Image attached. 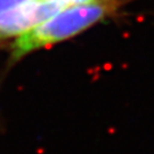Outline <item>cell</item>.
<instances>
[{"label": "cell", "mask_w": 154, "mask_h": 154, "mask_svg": "<svg viewBox=\"0 0 154 154\" xmlns=\"http://www.w3.org/2000/svg\"><path fill=\"white\" fill-rule=\"evenodd\" d=\"M127 1L129 0H93L62 9L46 22L21 34L13 45L11 58L20 60L34 50L72 38L110 16Z\"/></svg>", "instance_id": "cell-1"}, {"label": "cell", "mask_w": 154, "mask_h": 154, "mask_svg": "<svg viewBox=\"0 0 154 154\" xmlns=\"http://www.w3.org/2000/svg\"><path fill=\"white\" fill-rule=\"evenodd\" d=\"M62 8L42 0H31L9 11L0 13V37L21 35L46 22Z\"/></svg>", "instance_id": "cell-2"}, {"label": "cell", "mask_w": 154, "mask_h": 154, "mask_svg": "<svg viewBox=\"0 0 154 154\" xmlns=\"http://www.w3.org/2000/svg\"><path fill=\"white\" fill-rule=\"evenodd\" d=\"M42 1H47L50 4H54V5L58 6L62 9H65L72 6H78V5H82L86 2H90L93 0H42Z\"/></svg>", "instance_id": "cell-3"}, {"label": "cell", "mask_w": 154, "mask_h": 154, "mask_svg": "<svg viewBox=\"0 0 154 154\" xmlns=\"http://www.w3.org/2000/svg\"><path fill=\"white\" fill-rule=\"evenodd\" d=\"M31 0H0V13L16 8L18 6L24 5Z\"/></svg>", "instance_id": "cell-4"}]
</instances>
